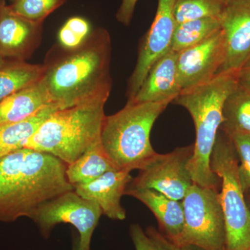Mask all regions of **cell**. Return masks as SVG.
I'll return each instance as SVG.
<instances>
[{"label": "cell", "mask_w": 250, "mask_h": 250, "mask_svg": "<svg viewBox=\"0 0 250 250\" xmlns=\"http://www.w3.org/2000/svg\"><path fill=\"white\" fill-rule=\"evenodd\" d=\"M220 130L228 136L250 135V88L237 84L225 100Z\"/></svg>", "instance_id": "cell-20"}, {"label": "cell", "mask_w": 250, "mask_h": 250, "mask_svg": "<svg viewBox=\"0 0 250 250\" xmlns=\"http://www.w3.org/2000/svg\"><path fill=\"white\" fill-rule=\"evenodd\" d=\"M91 31L90 23L85 18H69L59 31L58 45L65 49L77 48L86 40Z\"/></svg>", "instance_id": "cell-25"}, {"label": "cell", "mask_w": 250, "mask_h": 250, "mask_svg": "<svg viewBox=\"0 0 250 250\" xmlns=\"http://www.w3.org/2000/svg\"><path fill=\"white\" fill-rule=\"evenodd\" d=\"M250 250V249H249V250Z\"/></svg>", "instance_id": "cell-36"}, {"label": "cell", "mask_w": 250, "mask_h": 250, "mask_svg": "<svg viewBox=\"0 0 250 250\" xmlns=\"http://www.w3.org/2000/svg\"><path fill=\"white\" fill-rule=\"evenodd\" d=\"M130 172L122 170L109 171L90 183L76 186L75 192L81 197L95 202L108 218L124 220L126 211L121 201L133 179Z\"/></svg>", "instance_id": "cell-14"}, {"label": "cell", "mask_w": 250, "mask_h": 250, "mask_svg": "<svg viewBox=\"0 0 250 250\" xmlns=\"http://www.w3.org/2000/svg\"><path fill=\"white\" fill-rule=\"evenodd\" d=\"M6 62V61L5 60L4 57H3L2 56H1V54H0V66H1V65L5 63V62Z\"/></svg>", "instance_id": "cell-31"}, {"label": "cell", "mask_w": 250, "mask_h": 250, "mask_svg": "<svg viewBox=\"0 0 250 250\" xmlns=\"http://www.w3.org/2000/svg\"><path fill=\"white\" fill-rule=\"evenodd\" d=\"M67 166L52 154L27 148L0 158V221L31 219L47 202L75 190Z\"/></svg>", "instance_id": "cell-2"}, {"label": "cell", "mask_w": 250, "mask_h": 250, "mask_svg": "<svg viewBox=\"0 0 250 250\" xmlns=\"http://www.w3.org/2000/svg\"><path fill=\"white\" fill-rule=\"evenodd\" d=\"M120 170L105 151L101 140L67 166V180L74 187L90 183L109 171Z\"/></svg>", "instance_id": "cell-18"}, {"label": "cell", "mask_w": 250, "mask_h": 250, "mask_svg": "<svg viewBox=\"0 0 250 250\" xmlns=\"http://www.w3.org/2000/svg\"><path fill=\"white\" fill-rule=\"evenodd\" d=\"M108 98L103 97L57 110L22 143V148L52 154L67 165L72 164L101 140Z\"/></svg>", "instance_id": "cell-4"}, {"label": "cell", "mask_w": 250, "mask_h": 250, "mask_svg": "<svg viewBox=\"0 0 250 250\" xmlns=\"http://www.w3.org/2000/svg\"><path fill=\"white\" fill-rule=\"evenodd\" d=\"M45 67L25 62L6 61L0 66V102L23 88L40 82Z\"/></svg>", "instance_id": "cell-21"}, {"label": "cell", "mask_w": 250, "mask_h": 250, "mask_svg": "<svg viewBox=\"0 0 250 250\" xmlns=\"http://www.w3.org/2000/svg\"><path fill=\"white\" fill-rule=\"evenodd\" d=\"M183 229L172 243L206 250H227L225 219L219 192L193 184L182 200Z\"/></svg>", "instance_id": "cell-7"}, {"label": "cell", "mask_w": 250, "mask_h": 250, "mask_svg": "<svg viewBox=\"0 0 250 250\" xmlns=\"http://www.w3.org/2000/svg\"><path fill=\"white\" fill-rule=\"evenodd\" d=\"M138 1L139 0H122L121 6L116 14L117 21L125 26H129Z\"/></svg>", "instance_id": "cell-28"}, {"label": "cell", "mask_w": 250, "mask_h": 250, "mask_svg": "<svg viewBox=\"0 0 250 250\" xmlns=\"http://www.w3.org/2000/svg\"><path fill=\"white\" fill-rule=\"evenodd\" d=\"M248 206H249L250 209V205H248Z\"/></svg>", "instance_id": "cell-34"}, {"label": "cell", "mask_w": 250, "mask_h": 250, "mask_svg": "<svg viewBox=\"0 0 250 250\" xmlns=\"http://www.w3.org/2000/svg\"><path fill=\"white\" fill-rule=\"evenodd\" d=\"M228 0H175L176 24L207 18H220Z\"/></svg>", "instance_id": "cell-23"}, {"label": "cell", "mask_w": 250, "mask_h": 250, "mask_svg": "<svg viewBox=\"0 0 250 250\" xmlns=\"http://www.w3.org/2000/svg\"><path fill=\"white\" fill-rule=\"evenodd\" d=\"M67 0H14L9 8L13 12L31 22L42 24L46 18L65 4Z\"/></svg>", "instance_id": "cell-24"}, {"label": "cell", "mask_w": 250, "mask_h": 250, "mask_svg": "<svg viewBox=\"0 0 250 250\" xmlns=\"http://www.w3.org/2000/svg\"><path fill=\"white\" fill-rule=\"evenodd\" d=\"M111 40L104 28H97L75 49L59 45L46 57L41 82L52 104L59 109L109 97Z\"/></svg>", "instance_id": "cell-1"}, {"label": "cell", "mask_w": 250, "mask_h": 250, "mask_svg": "<svg viewBox=\"0 0 250 250\" xmlns=\"http://www.w3.org/2000/svg\"><path fill=\"white\" fill-rule=\"evenodd\" d=\"M240 161L238 174L242 188L250 193V135L233 134L229 136Z\"/></svg>", "instance_id": "cell-26"}, {"label": "cell", "mask_w": 250, "mask_h": 250, "mask_svg": "<svg viewBox=\"0 0 250 250\" xmlns=\"http://www.w3.org/2000/svg\"><path fill=\"white\" fill-rule=\"evenodd\" d=\"M194 146L179 147L170 153L156 154L127 188L152 189L172 200L182 201L193 184L188 164Z\"/></svg>", "instance_id": "cell-9"}, {"label": "cell", "mask_w": 250, "mask_h": 250, "mask_svg": "<svg viewBox=\"0 0 250 250\" xmlns=\"http://www.w3.org/2000/svg\"><path fill=\"white\" fill-rule=\"evenodd\" d=\"M220 20L226 54L219 73L237 72L250 60V0H228Z\"/></svg>", "instance_id": "cell-12"}, {"label": "cell", "mask_w": 250, "mask_h": 250, "mask_svg": "<svg viewBox=\"0 0 250 250\" xmlns=\"http://www.w3.org/2000/svg\"><path fill=\"white\" fill-rule=\"evenodd\" d=\"M147 232L156 238L167 250H206L201 247L192 244L178 245L172 243L167 239L164 235L156 231L154 229L150 228L147 229Z\"/></svg>", "instance_id": "cell-29"}, {"label": "cell", "mask_w": 250, "mask_h": 250, "mask_svg": "<svg viewBox=\"0 0 250 250\" xmlns=\"http://www.w3.org/2000/svg\"><path fill=\"white\" fill-rule=\"evenodd\" d=\"M42 28L5 4L0 12V54L6 61L25 62L40 45Z\"/></svg>", "instance_id": "cell-13"}, {"label": "cell", "mask_w": 250, "mask_h": 250, "mask_svg": "<svg viewBox=\"0 0 250 250\" xmlns=\"http://www.w3.org/2000/svg\"><path fill=\"white\" fill-rule=\"evenodd\" d=\"M237 84V72H220L205 84L182 92L172 102L185 108L193 120L196 139L188 169L193 183L200 187L217 190L220 184L210 168V156L223 124L225 100Z\"/></svg>", "instance_id": "cell-3"}, {"label": "cell", "mask_w": 250, "mask_h": 250, "mask_svg": "<svg viewBox=\"0 0 250 250\" xmlns=\"http://www.w3.org/2000/svg\"><path fill=\"white\" fill-rule=\"evenodd\" d=\"M125 195L134 197L147 206L155 215L167 239L174 242L179 238L184 224L182 201L172 200L152 189L127 188Z\"/></svg>", "instance_id": "cell-16"}, {"label": "cell", "mask_w": 250, "mask_h": 250, "mask_svg": "<svg viewBox=\"0 0 250 250\" xmlns=\"http://www.w3.org/2000/svg\"><path fill=\"white\" fill-rule=\"evenodd\" d=\"M221 30L220 18H207L177 24L170 49L179 53L201 43Z\"/></svg>", "instance_id": "cell-22"}, {"label": "cell", "mask_w": 250, "mask_h": 250, "mask_svg": "<svg viewBox=\"0 0 250 250\" xmlns=\"http://www.w3.org/2000/svg\"><path fill=\"white\" fill-rule=\"evenodd\" d=\"M73 250H82L80 249V247H79L78 243H77L76 246L74 247Z\"/></svg>", "instance_id": "cell-33"}, {"label": "cell", "mask_w": 250, "mask_h": 250, "mask_svg": "<svg viewBox=\"0 0 250 250\" xmlns=\"http://www.w3.org/2000/svg\"><path fill=\"white\" fill-rule=\"evenodd\" d=\"M11 1H14V0H11Z\"/></svg>", "instance_id": "cell-35"}, {"label": "cell", "mask_w": 250, "mask_h": 250, "mask_svg": "<svg viewBox=\"0 0 250 250\" xmlns=\"http://www.w3.org/2000/svg\"><path fill=\"white\" fill-rule=\"evenodd\" d=\"M130 235L136 250H167L156 238L145 232L137 224L131 225Z\"/></svg>", "instance_id": "cell-27"}, {"label": "cell", "mask_w": 250, "mask_h": 250, "mask_svg": "<svg viewBox=\"0 0 250 250\" xmlns=\"http://www.w3.org/2000/svg\"><path fill=\"white\" fill-rule=\"evenodd\" d=\"M170 103H126L121 111L105 116L102 143L118 170H141L157 154L151 143V131Z\"/></svg>", "instance_id": "cell-5"}, {"label": "cell", "mask_w": 250, "mask_h": 250, "mask_svg": "<svg viewBox=\"0 0 250 250\" xmlns=\"http://www.w3.org/2000/svg\"><path fill=\"white\" fill-rule=\"evenodd\" d=\"M177 59V53L172 49L158 59L148 72L139 91L127 103H172L182 92Z\"/></svg>", "instance_id": "cell-15"}, {"label": "cell", "mask_w": 250, "mask_h": 250, "mask_svg": "<svg viewBox=\"0 0 250 250\" xmlns=\"http://www.w3.org/2000/svg\"><path fill=\"white\" fill-rule=\"evenodd\" d=\"M103 210L95 202L81 197L75 190L62 193L41 207L32 219L47 236L59 224H70L80 233L79 247L90 250V242Z\"/></svg>", "instance_id": "cell-8"}, {"label": "cell", "mask_w": 250, "mask_h": 250, "mask_svg": "<svg viewBox=\"0 0 250 250\" xmlns=\"http://www.w3.org/2000/svg\"><path fill=\"white\" fill-rule=\"evenodd\" d=\"M226 48L222 28L201 43L177 53V71L182 92L213 80L223 66Z\"/></svg>", "instance_id": "cell-11"}, {"label": "cell", "mask_w": 250, "mask_h": 250, "mask_svg": "<svg viewBox=\"0 0 250 250\" xmlns=\"http://www.w3.org/2000/svg\"><path fill=\"white\" fill-rule=\"evenodd\" d=\"M174 1L158 0L155 18L140 45L136 67L128 81V100L139 91L154 62L170 49L177 25L173 14Z\"/></svg>", "instance_id": "cell-10"}, {"label": "cell", "mask_w": 250, "mask_h": 250, "mask_svg": "<svg viewBox=\"0 0 250 250\" xmlns=\"http://www.w3.org/2000/svg\"><path fill=\"white\" fill-rule=\"evenodd\" d=\"M51 104L40 81L0 102V126L22 121Z\"/></svg>", "instance_id": "cell-17"}, {"label": "cell", "mask_w": 250, "mask_h": 250, "mask_svg": "<svg viewBox=\"0 0 250 250\" xmlns=\"http://www.w3.org/2000/svg\"><path fill=\"white\" fill-rule=\"evenodd\" d=\"M57 110L60 109L54 105H48L22 121L1 125L0 158L22 149V143L35 134L41 125Z\"/></svg>", "instance_id": "cell-19"}, {"label": "cell", "mask_w": 250, "mask_h": 250, "mask_svg": "<svg viewBox=\"0 0 250 250\" xmlns=\"http://www.w3.org/2000/svg\"><path fill=\"white\" fill-rule=\"evenodd\" d=\"M5 5L4 1L3 0H0V12H1V10L2 9L3 6Z\"/></svg>", "instance_id": "cell-32"}, {"label": "cell", "mask_w": 250, "mask_h": 250, "mask_svg": "<svg viewBox=\"0 0 250 250\" xmlns=\"http://www.w3.org/2000/svg\"><path fill=\"white\" fill-rule=\"evenodd\" d=\"M210 168L221 181L219 192L226 231L227 250L250 249V209L238 174L233 143L220 130L210 156Z\"/></svg>", "instance_id": "cell-6"}, {"label": "cell", "mask_w": 250, "mask_h": 250, "mask_svg": "<svg viewBox=\"0 0 250 250\" xmlns=\"http://www.w3.org/2000/svg\"><path fill=\"white\" fill-rule=\"evenodd\" d=\"M238 84L250 88V60L237 72Z\"/></svg>", "instance_id": "cell-30"}]
</instances>
